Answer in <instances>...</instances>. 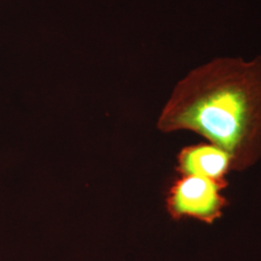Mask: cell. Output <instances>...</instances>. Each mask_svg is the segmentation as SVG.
I'll list each match as a JSON object with an SVG mask.
<instances>
[{
	"label": "cell",
	"mask_w": 261,
	"mask_h": 261,
	"mask_svg": "<svg viewBox=\"0 0 261 261\" xmlns=\"http://www.w3.org/2000/svg\"><path fill=\"white\" fill-rule=\"evenodd\" d=\"M227 181H217L199 175H181L169 190L168 214L174 220L196 219L213 224L224 216L229 201L223 196Z\"/></svg>",
	"instance_id": "7a4b0ae2"
},
{
	"label": "cell",
	"mask_w": 261,
	"mask_h": 261,
	"mask_svg": "<svg viewBox=\"0 0 261 261\" xmlns=\"http://www.w3.org/2000/svg\"><path fill=\"white\" fill-rule=\"evenodd\" d=\"M177 170L181 175H199L217 181H227L231 159L224 150L212 143L184 147L177 156Z\"/></svg>",
	"instance_id": "3957f363"
},
{
	"label": "cell",
	"mask_w": 261,
	"mask_h": 261,
	"mask_svg": "<svg viewBox=\"0 0 261 261\" xmlns=\"http://www.w3.org/2000/svg\"><path fill=\"white\" fill-rule=\"evenodd\" d=\"M163 133L192 130L224 150L231 170L261 159V56H221L191 70L159 116Z\"/></svg>",
	"instance_id": "6da1fadb"
}]
</instances>
